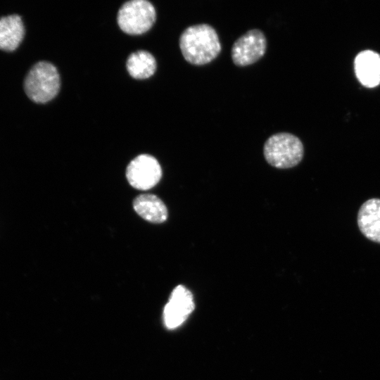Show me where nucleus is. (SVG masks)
Returning a JSON list of instances; mask_svg holds the SVG:
<instances>
[{"mask_svg": "<svg viewBox=\"0 0 380 380\" xmlns=\"http://www.w3.org/2000/svg\"><path fill=\"white\" fill-rule=\"evenodd\" d=\"M179 47L185 60L196 65L211 62L222 49L217 32L206 23L186 28L180 35Z\"/></svg>", "mask_w": 380, "mask_h": 380, "instance_id": "1", "label": "nucleus"}, {"mask_svg": "<svg viewBox=\"0 0 380 380\" xmlns=\"http://www.w3.org/2000/svg\"><path fill=\"white\" fill-rule=\"evenodd\" d=\"M303 145L293 134L279 132L270 136L265 141L263 154L267 163L280 169L297 165L303 159Z\"/></svg>", "mask_w": 380, "mask_h": 380, "instance_id": "2", "label": "nucleus"}, {"mask_svg": "<svg viewBox=\"0 0 380 380\" xmlns=\"http://www.w3.org/2000/svg\"><path fill=\"white\" fill-rule=\"evenodd\" d=\"M24 88L27 96L35 103L51 101L60 89V76L56 68L49 62L37 63L28 72Z\"/></svg>", "mask_w": 380, "mask_h": 380, "instance_id": "3", "label": "nucleus"}, {"mask_svg": "<svg viewBox=\"0 0 380 380\" xmlns=\"http://www.w3.org/2000/svg\"><path fill=\"white\" fill-rule=\"evenodd\" d=\"M156 20L154 6L146 0H132L120 8L117 21L120 28L129 34L147 32Z\"/></svg>", "mask_w": 380, "mask_h": 380, "instance_id": "4", "label": "nucleus"}, {"mask_svg": "<svg viewBox=\"0 0 380 380\" xmlns=\"http://www.w3.org/2000/svg\"><path fill=\"white\" fill-rule=\"evenodd\" d=\"M126 177L134 188L146 191L155 186L162 177V169L157 159L149 154L134 158L127 167Z\"/></svg>", "mask_w": 380, "mask_h": 380, "instance_id": "5", "label": "nucleus"}, {"mask_svg": "<svg viewBox=\"0 0 380 380\" xmlns=\"http://www.w3.org/2000/svg\"><path fill=\"white\" fill-rule=\"evenodd\" d=\"M267 49V39L259 29H252L239 37L233 44L231 56L237 66H246L258 61Z\"/></svg>", "mask_w": 380, "mask_h": 380, "instance_id": "6", "label": "nucleus"}, {"mask_svg": "<svg viewBox=\"0 0 380 380\" xmlns=\"http://www.w3.org/2000/svg\"><path fill=\"white\" fill-rule=\"evenodd\" d=\"M194 308V298L190 291L182 285L176 286L172 291L164 309L163 318L165 326L169 329L179 327Z\"/></svg>", "mask_w": 380, "mask_h": 380, "instance_id": "7", "label": "nucleus"}, {"mask_svg": "<svg viewBox=\"0 0 380 380\" xmlns=\"http://www.w3.org/2000/svg\"><path fill=\"white\" fill-rule=\"evenodd\" d=\"M357 224L367 239L380 243L379 198H371L362 203L357 214Z\"/></svg>", "mask_w": 380, "mask_h": 380, "instance_id": "8", "label": "nucleus"}, {"mask_svg": "<svg viewBox=\"0 0 380 380\" xmlns=\"http://www.w3.org/2000/svg\"><path fill=\"white\" fill-rule=\"evenodd\" d=\"M133 208L141 217L151 223H163L168 217L166 205L154 194H143L137 196L133 201Z\"/></svg>", "mask_w": 380, "mask_h": 380, "instance_id": "9", "label": "nucleus"}, {"mask_svg": "<svg viewBox=\"0 0 380 380\" xmlns=\"http://www.w3.org/2000/svg\"><path fill=\"white\" fill-rule=\"evenodd\" d=\"M355 70L360 82L367 87L380 84V56L372 51L360 53L355 60Z\"/></svg>", "mask_w": 380, "mask_h": 380, "instance_id": "10", "label": "nucleus"}, {"mask_svg": "<svg viewBox=\"0 0 380 380\" xmlns=\"http://www.w3.org/2000/svg\"><path fill=\"white\" fill-rule=\"evenodd\" d=\"M25 28L20 16L11 15L0 18V49L13 51L21 43Z\"/></svg>", "mask_w": 380, "mask_h": 380, "instance_id": "11", "label": "nucleus"}, {"mask_svg": "<svg viewBox=\"0 0 380 380\" xmlns=\"http://www.w3.org/2000/svg\"><path fill=\"white\" fill-rule=\"evenodd\" d=\"M126 66L132 77L139 80L146 79L156 72V61L151 53L140 50L129 55Z\"/></svg>", "mask_w": 380, "mask_h": 380, "instance_id": "12", "label": "nucleus"}]
</instances>
